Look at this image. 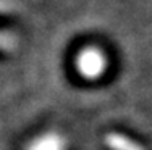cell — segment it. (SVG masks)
<instances>
[{
	"label": "cell",
	"instance_id": "1",
	"mask_svg": "<svg viewBox=\"0 0 152 150\" xmlns=\"http://www.w3.org/2000/svg\"><path fill=\"white\" fill-rule=\"evenodd\" d=\"M76 68L86 79H97L107 70V58L99 49L88 47L81 50L76 58Z\"/></svg>",
	"mask_w": 152,
	"mask_h": 150
},
{
	"label": "cell",
	"instance_id": "2",
	"mask_svg": "<svg viewBox=\"0 0 152 150\" xmlns=\"http://www.w3.org/2000/svg\"><path fill=\"white\" fill-rule=\"evenodd\" d=\"M105 145L110 150H144L137 142L128 139L118 133H110L105 136Z\"/></svg>",
	"mask_w": 152,
	"mask_h": 150
},
{
	"label": "cell",
	"instance_id": "3",
	"mask_svg": "<svg viewBox=\"0 0 152 150\" xmlns=\"http://www.w3.org/2000/svg\"><path fill=\"white\" fill-rule=\"evenodd\" d=\"M31 150H61V147H60V142L57 141V137L47 136V137H42L41 141L36 142Z\"/></svg>",
	"mask_w": 152,
	"mask_h": 150
},
{
	"label": "cell",
	"instance_id": "4",
	"mask_svg": "<svg viewBox=\"0 0 152 150\" xmlns=\"http://www.w3.org/2000/svg\"><path fill=\"white\" fill-rule=\"evenodd\" d=\"M13 47H15V39L10 34L0 31V49L2 50H12Z\"/></svg>",
	"mask_w": 152,
	"mask_h": 150
}]
</instances>
